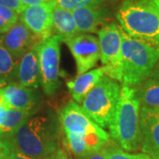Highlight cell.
<instances>
[{
	"label": "cell",
	"mask_w": 159,
	"mask_h": 159,
	"mask_svg": "<svg viewBox=\"0 0 159 159\" xmlns=\"http://www.w3.org/2000/svg\"><path fill=\"white\" fill-rule=\"evenodd\" d=\"M0 18H2L11 27L15 25L19 20V16L16 11L6 7H2V6H0Z\"/></svg>",
	"instance_id": "obj_23"
},
{
	"label": "cell",
	"mask_w": 159,
	"mask_h": 159,
	"mask_svg": "<svg viewBox=\"0 0 159 159\" xmlns=\"http://www.w3.org/2000/svg\"><path fill=\"white\" fill-rule=\"evenodd\" d=\"M0 40L16 60L42 42L20 21L13 25Z\"/></svg>",
	"instance_id": "obj_13"
},
{
	"label": "cell",
	"mask_w": 159,
	"mask_h": 159,
	"mask_svg": "<svg viewBox=\"0 0 159 159\" xmlns=\"http://www.w3.org/2000/svg\"><path fill=\"white\" fill-rule=\"evenodd\" d=\"M0 97L6 107L35 113L41 103L39 91L19 83H10L0 89Z\"/></svg>",
	"instance_id": "obj_11"
},
{
	"label": "cell",
	"mask_w": 159,
	"mask_h": 159,
	"mask_svg": "<svg viewBox=\"0 0 159 159\" xmlns=\"http://www.w3.org/2000/svg\"><path fill=\"white\" fill-rule=\"evenodd\" d=\"M13 148L9 141H0V159H10Z\"/></svg>",
	"instance_id": "obj_25"
},
{
	"label": "cell",
	"mask_w": 159,
	"mask_h": 159,
	"mask_svg": "<svg viewBox=\"0 0 159 159\" xmlns=\"http://www.w3.org/2000/svg\"><path fill=\"white\" fill-rule=\"evenodd\" d=\"M64 143L77 159H83L108 145L110 135L74 101L58 112Z\"/></svg>",
	"instance_id": "obj_1"
},
{
	"label": "cell",
	"mask_w": 159,
	"mask_h": 159,
	"mask_svg": "<svg viewBox=\"0 0 159 159\" xmlns=\"http://www.w3.org/2000/svg\"><path fill=\"white\" fill-rule=\"evenodd\" d=\"M24 6H40L45 3H49L54 0H20Z\"/></svg>",
	"instance_id": "obj_27"
},
{
	"label": "cell",
	"mask_w": 159,
	"mask_h": 159,
	"mask_svg": "<svg viewBox=\"0 0 159 159\" xmlns=\"http://www.w3.org/2000/svg\"><path fill=\"white\" fill-rule=\"evenodd\" d=\"M104 0H56V5L73 11L76 9L91 6H100Z\"/></svg>",
	"instance_id": "obj_22"
},
{
	"label": "cell",
	"mask_w": 159,
	"mask_h": 159,
	"mask_svg": "<svg viewBox=\"0 0 159 159\" xmlns=\"http://www.w3.org/2000/svg\"><path fill=\"white\" fill-rule=\"evenodd\" d=\"M10 159H35L33 158V157H30L27 155H24L21 152L18 151L16 149H13L12 150V153H11V158Z\"/></svg>",
	"instance_id": "obj_29"
},
{
	"label": "cell",
	"mask_w": 159,
	"mask_h": 159,
	"mask_svg": "<svg viewBox=\"0 0 159 159\" xmlns=\"http://www.w3.org/2000/svg\"><path fill=\"white\" fill-rule=\"evenodd\" d=\"M148 78H152V79L157 80H158L159 81V60L158 62L157 63V65L155 66L153 71L151 72L150 76H149Z\"/></svg>",
	"instance_id": "obj_31"
},
{
	"label": "cell",
	"mask_w": 159,
	"mask_h": 159,
	"mask_svg": "<svg viewBox=\"0 0 159 159\" xmlns=\"http://www.w3.org/2000/svg\"><path fill=\"white\" fill-rule=\"evenodd\" d=\"M65 43L75 60L77 75L91 70L100 60L99 40L95 35L82 33Z\"/></svg>",
	"instance_id": "obj_9"
},
{
	"label": "cell",
	"mask_w": 159,
	"mask_h": 159,
	"mask_svg": "<svg viewBox=\"0 0 159 159\" xmlns=\"http://www.w3.org/2000/svg\"><path fill=\"white\" fill-rule=\"evenodd\" d=\"M35 46L18 60L15 77L20 85L37 89L41 83V72Z\"/></svg>",
	"instance_id": "obj_14"
},
{
	"label": "cell",
	"mask_w": 159,
	"mask_h": 159,
	"mask_svg": "<svg viewBox=\"0 0 159 159\" xmlns=\"http://www.w3.org/2000/svg\"><path fill=\"white\" fill-rule=\"evenodd\" d=\"M18 60L6 49L0 40V80H6L15 77Z\"/></svg>",
	"instance_id": "obj_20"
},
{
	"label": "cell",
	"mask_w": 159,
	"mask_h": 159,
	"mask_svg": "<svg viewBox=\"0 0 159 159\" xmlns=\"http://www.w3.org/2000/svg\"><path fill=\"white\" fill-rule=\"evenodd\" d=\"M105 75L104 66L91 69L84 74L77 75L76 78L66 82L70 94L74 102L80 104L87 94L97 85V83Z\"/></svg>",
	"instance_id": "obj_15"
},
{
	"label": "cell",
	"mask_w": 159,
	"mask_h": 159,
	"mask_svg": "<svg viewBox=\"0 0 159 159\" xmlns=\"http://www.w3.org/2000/svg\"><path fill=\"white\" fill-rule=\"evenodd\" d=\"M122 84L138 87L150 76L159 60V48L134 39L122 30Z\"/></svg>",
	"instance_id": "obj_5"
},
{
	"label": "cell",
	"mask_w": 159,
	"mask_h": 159,
	"mask_svg": "<svg viewBox=\"0 0 159 159\" xmlns=\"http://www.w3.org/2000/svg\"><path fill=\"white\" fill-rule=\"evenodd\" d=\"M6 84H7V81L3 80H0V89H2L3 87H5Z\"/></svg>",
	"instance_id": "obj_32"
},
{
	"label": "cell",
	"mask_w": 159,
	"mask_h": 159,
	"mask_svg": "<svg viewBox=\"0 0 159 159\" xmlns=\"http://www.w3.org/2000/svg\"><path fill=\"white\" fill-rule=\"evenodd\" d=\"M11 28V27L8 23H6L2 18H0V34H6Z\"/></svg>",
	"instance_id": "obj_30"
},
{
	"label": "cell",
	"mask_w": 159,
	"mask_h": 159,
	"mask_svg": "<svg viewBox=\"0 0 159 159\" xmlns=\"http://www.w3.org/2000/svg\"><path fill=\"white\" fill-rule=\"evenodd\" d=\"M80 33H96L105 20V11L100 6H91L72 11Z\"/></svg>",
	"instance_id": "obj_16"
},
{
	"label": "cell",
	"mask_w": 159,
	"mask_h": 159,
	"mask_svg": "<svg viewBox=\"0 0 159 159\" xmlns=\"http://www.w3.org/2000/svg\"><path fill=\"white\" fill-rule=\"evenodd\" d=\"M60 123L53 113L30 117L10 135L13 149L33 158H41L60 148Z\"/></svg>",
	"instance_id": "obj_2"
},
{
	"label": "cell",
	"mask_w": 159,
	"mask_h": 159,
	"mask_svg": "<svg viewBox=\"0 0 159 159\" xmlns=\"http://www.w3.org/2000/svg\"><path fill=\"white\" fill-rule=\"evenodd\" d=\"M100 60L104 66L105 75L122 81V29L115 23L107 24L97 31Z\"/></svg>",
	"instance_id": "obj_7"
},
{
	"label": "cell",
	"mask_w": 159,
	"mask_h": 159,
	"mask_svg": "<svg viewBox=\"0 0 159 159\" xmlns=\"http://www.w3.org/2000/svg\"><path fill=\"white\" fill-rule=\"evenodd\" d=\"M116 16L127 35L159 48V0H125Z\"/></svg>",
	"instance_id": "obj_3"
},
{
	"label": "cell",
	"mask_w": 159,
	"mask_h": 159,
	"mask_svg": "<svg viewBox=\"0 0 159 159\" xmlns=\"http://www.w3.org/2000/svg\"><path fill=\"white\" fill-rule=\"evenodd\" d=\"M120 89L116 80L104 75L80 103L86 113L102 128H109L113 119Z\"/></svg>",
	"instance_id": "obj_6"
},
{
	"label": "cell",
	"mask_w": 159,
	"mask_h": 159,
	"mask_svg": "<svg viewBox=\"0 0 159 159\" xmlns=\"http://www.w3.org/2000/svg\"><path fill=\"white\" fill-rule=\"evenodd\" d=\"M141 149L151 159H159V108L141 107Z\"/></svg>",
	"instance_id": "obj_12"
},
{
	"label": "cell",
	"mask_w": 159,
	"mask_h": 159,
	"mask_svg": "<svg viewBox=\"0 0 159 159\" xmlns=\"http://www.w3.org/2000/svg\"><path fill=\"white\" fill-rule=\"evenodd\" d=\"M141 107L136 89L122 86L117 109L109 130L111 137L125 151H136L141 148Z\"/></svg>",
	"instance_id": "obj_4"
},
{
	"label": "cell",
	"mask_w": 159,
	"mask_h": 159,
	"mask_svg": "<svg viewBox=\"0 0 159 159\" xmlns=\"http://www.w3.org/2000/svg\"><path fill=\"white\" fill-rule=\"evenodd\" d=\"M55 6L56 0L40 6H27L20 12V22L41 41L48 39L53 32L52 11Z\"/></svg>",
	"instance_id": "obj_10"
},
{
	"label": "cell",
	"mask_w": 159,
	"mask_h": 159,
	"mask_svg": "<svg viewBox=\"0 0 159 159\" xmlns=\"http://www.w3.org/2000/svg\"><path fill=\"white\" fill-rule=\"evenodd\" d=\"M105 159H151L144 153L131 154L123 150L120 147L109 142L108 145L103 148Z\"/></svg>",
	"instance_id": "obj_21"
},
{
	"label": "cell",
	"mask_w": 159,
	"mask_h": 159,
	"mask_svg": "<svg viewBox=\"0 0 159 159\" xmlns=\"http://www.w3.org/2000/svg\"><path fill=\"white\" fill-rule=\"evenodd\" d=\"M59 35H51L36 47L41 72V85L47 96H53L59 88L60 43Z\"/></svg>",
	"instance_id": "obj_8"
},
{
	"label": "cell",
	"mask_w": 159,
	"mask_h": 159,
	"mask_svg": "<svg viewBox=\"0 0 159 159\" xmlns=\"http://www.w3.org/2000/svg\"><path fill=\"white\" fill-rule=\"evenodd\" d=\"M136 95L141 106L148 108H159V81L148 78L143 83L138 86Z\"/></svg>",
	"instance_id": "obj_18"
},
{
	"label": "cell",
	"mask_w": 159,
	"mask_h": 159,
	"mask_svg": "<svg viewBox=\"0 0 159 159\" xmlns=\"http://www.w3.org/2000/svg\"><path fill=\"white\" fill-rule=\"evenodd\" d=\"M0 6L11 9L17 13H20L27 7L20 0H0Z\"/></svg>",
	"instance_id": "obj_24"
},
{
	"label": "cell",
	"mask_w": 159,
	"mask_h": 159,
	"mask_svg": "<svg viewBox=\"0 0 159 159\" xmlns=\"http://www.w3.org/2000/svg\"><path fill=\"white\" fill-rule=\"evenodd\" d=\"M52 23L53 30L61 37L62 42H66L80 34L74 21L72 11L61 8L57 5L52 11Z\"/></svg>",
	"instance_id": "obj_17"
},
{
	"label": "cell",
	"mask_w": 159,
	"mask_h": 159,
	"mask_svg": "<svg viewBox=\"0 0 159 159\" xmlns=\"http://www.w3.org/2000/svg\"><path fill=\"white\" fill-rule=\"evenodd\" d=\"M83 159H105V155H104V149L102 148L101 150L95 152V153L90 154L88 157H86Z\"/></svg>",
	"instance_id": "obj_28"
},
{
	"label": "cell",
	"mask_w": 159,
	"mask_h": 159,
	"mask_svg": "<svg viewBox=\"0 0 159 159\" xmlns=\"http://www.w3.org/2000/svg\"><path fill=\"white\" fill-rule=\"evenodd\" d=\"M34 114L31 111L8 108L6 118L0 125V134L11 135Z\"/></svg>",
	"instance_id": "obj_19"
},
{
	"label": "cell",
	"mask_w": 159,
	"mask_h": 159,
	"mask_svg": "<svg viewBox=\"0 0 159 159\" xmlns=\"http://www.w3.org/2000/svg\"><path fill=\"white\" fill-rule=\"evenodd\" d=\"M35 159H71V157L64 148H59L55 152L50 154L46 157Z\"/></svg>",
	"instance_id": "obj_26"
}]
</instances>
